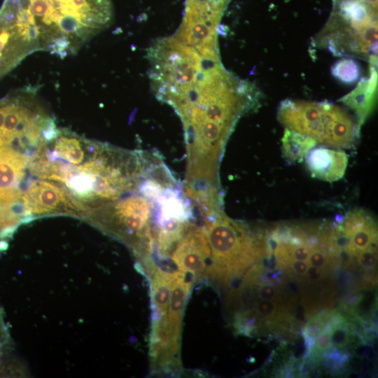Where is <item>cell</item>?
<instances>
[{
    "label": "cell",
    "mask_w": 378,
    "mask_h": 378,
    "mask_svg": "<svg viewBox=\"0 0 378 378\" xmlns=\"http://www.w3.org/2000/svg\"><path fill=\"white\" fill-rule=\"evenodd\" d=\"M38 44L61 59L76 53L113 18L110 0H20Z\"/></svg>",
    "instance_id": "obj_1"
},
{
    "label": "cell",
    "mask_w": 378,
    "mask_h": 378,
    "mask_svg": "<svg viewBox=\"0 0 378 378\" xmlns=\"http://www.w3.org/2000/svg\"><path fill=\"white\" fill-rule=\"evenodd\" d=\"M203 227L210 248L203 277L215 285L227 288L267 253L266 234L260 236L223 211L204 217Z\"/></svg>",
    "instance_id": "obj_2"
},
{
    "label": "cell",
    "mask_w": 378,
    "mask_h": 378,
    "mask_svg": "<svg viewBox=\"0 0 378 378\" xmlns=\"http://www.w3.org/2000/svg\"><path fill=\"white\" fill-rule=\"evenodd\" d=\"M286 129L302 134L325 146L349 148L358 134V125L342 107L326 102L286 99L278 111Z\"/></svg>",
    "instance_id": "obj_3"
},
{
    "label": "cell",
    "mask_w": 378,
    "mask_h": 378,
    "mask_svg": "<svg viewBox=\"0 0 378 378\" xmlns=\"http://www.w3.org/2000/svg\"><path fill=\"white\" fill-rule=\"evenodd\" d=\"M176 272L155 267L150 274L151 326L150 358L151 366L161 367L167 359V313L172 283Z\"/></svg>",
    "instance_id": "obj_4"
},
{
    "label": "cell",
    "mask_w": 378,
    "mask_h": 378,
    "mask_svg": "<svg viewBox=\"0 0 378 378\" xmlns=\"http://www.w3.org/2000/svg\"><path fill=\"white\" fill-rule=\"evenodd\" d=\"M22 195L26 223L31 218L55 214L84 216L82 206L57 182L28 179Z\"/></svg>",
    "instance_id": "obj_5"
},
{
    "label": "cell",
    "mask_w": 378,
    "mask_h": 378,
    "mask_svg": "<svg viewBox=\"0 0 378 378\" xmlns=\"http://www.w3.org/2000/svg\"><path fill=\"white\" fill-rule=\"evenodd\" d=\"M193 282L188 276L177 271L172 283L167 320L168 372H177L181 370L180 345L182 321Z\"/></svg>",
    "instance_id": "obj_6"
},
{
    "label": "cell",
    "mask_w": 378,
    "mask_h": 378,
    "mask_svg": "<svg viewBox=\"0 0 378 378\" xmlns=\"http://www.w3.org/2000/svg\"><path fill=\"white\" fill-rule=\"evenodd\" d=\"M31 155L10 146L0 147V207L22 203L26 169Z\"/></svg>",
    "instance_id": "obj_7"
},
{
    "label": "cell",
    "mask_w": 378,
    "mask_h": 378,
    "mask_svg": "<svg viewBox=\"0 0 378 378\" xmlns=\"http://www.w3.org/2000/svg\"><path fill=\"white\" fill-rule=\"evenodd\" d=\"M178 272L194 281L203 276L210 259V248L202 225L192 224L176 245L171 258Z\"/></svg>",
    "instance_id": "obj_8"
},
{
    "label": "cell",
    "mask_w": 378,
    "mask_h": 378,
    "mask_svg": "<svg viewBox=\"0 0 378 378\" xmlns=\"http://www.w3.org/2000/svg\"><path fill=\"white\" fill-rule=\"evenodd\" d=\"M346 239L344 252L354 257L367 250H375L377 229L374 220L362 209L347 213L340 226Z\"/></svg>",
    "instance_id": "obj_9"
},
{
    "label": "cell",
    "mask_w": 378,
    "mask_h": 378,
    "mask_svg": "<svg viewBox=\"0 0 378 378\" xmlns=\"http://www.w3.org/2000/svg\"><path fill=\"white\" fill-rule=\"evenodd\" d=\"M304 159L312 176L328 182L342 178L348 164L344 151L325 147L312 149Z\"/></svg>",
    "instance_id": "obj_10"
},
{
    "label": "cell",
    "mask_w": 378,
    "mask_h": 378,
    "mask_svg": "<svg viewBox=\"0 0 378 378\" xmlns=\"http://www.w3.org/2000/svg\"><path fill=\"white\" fill-rule=\"evenodd\" d=\"M377 80V71L374 70L368 79L360 82L354 90L341 99L344 104L354 111L360 125L363 123L374 104Z\"/></svg>",
    "instance_id": "obj_11"
},
{
    "label": "cell",
    "mask_w": 378,
    "mask_h": 378,
    "mask_svg": "<svg viewBox=\"0 0 378 378\" xmlns=\"http://www.w3.org/2000/svg\"><path fill=\"white\" fill-rule=\"evenodd\" d=\"M281 142L283 155L290 163L302 161L317 144L312 138L286 128Z\"/></svg>",
    "instance_id": "obj_12"
},
{
    "label": "cell",
    "mask_w": 378,
    "mask_h": 378,
    "mask_svg": "<svg viewBox=\"0 0 378 378\" xmlns=\"http://www.w3.org/2000/svg\"><path fill=\"white\" fill-rule=\"evenodd\" d=\"M360 69L357 62L351 59L339 60L332 68V74L340 80L346 83L356 81Z\"/></svg>",
    "instance_id": "obj_13"
},
{
    "label": "cell",
    "mask_w": 378,
    "mask_h": 378,
    "mask_svg": "<svg viewBox=\"0 0 378 378\" xmlns=\"http://www.w3.org/2000/svg\"><path fill=\"white\" fill-rule=\"evenodd\" d=\"M344 318L335 324L331 335L330 343L332 346L344 348L351 341V332L348 325L344 323Z\"/></svg>",
    "instance_id": "obj_14"
},
{
    "label": "cell",
    "mask_w": 378,
    "mask_h": 378,
    "mask_svg": "<svg viewBox=\"0 0 378 378\" xmlns=\"http://www.w3.org/2000/svg\"><path fill=\"white\" fill-rule=\"evenodd\" d=\"M356 256L358 265L367 270H374L377 260L375 250L364 251Z\"/></svg>",
    "instance_id": "obj_15"
},
{
    "label": "cell",
    "mask_w": 378,
    "mask_h": 378,
    "mask_svg": "<svg viewBox=\"0 0 378 378\" xmlns=\"http://www.w3.org/2000/svg\"><path fill=\"white\" fill-rule=\"evenodd\" d=\"M9 340L8 328L4 321L2 309L0 308V358L6 348L8 347Z\"/></svg>",
    "instance_id": "obj_16"
},
{
    "label": "cell",
    "mask_w": 378,
    "mask_h": 378,
    "mask_svg": "<svg viewBox=\"0 0 378 378\" xmlns=\"http://www.w3.org/2000/svg\"><path fill=\"white\" fill-rule=\"evenodd\" d=\"M326 271L314 266L308 267L307 272L305 274L306 279L313 283H319L321 280L325 276Z\"/></svg>",
    "instance_id": "obj_17"
},
{
    "label": "cell",
    "mask_w": 378,
    "mask_h": 378,
    "mask_svg": "<svg viewBox=\"0 0 378 378\" xmlns=\"http://www.w3.org/2000/svg\"><path fill=\"white\" fill-rule=\"evenodd\" d=\"M308 267L309 264L304 260H293L290 262L287 267H290L291 271L295 274L304 276Z\"/></svg>",
    "instance_id": "obj_18"
}]
</instances>
